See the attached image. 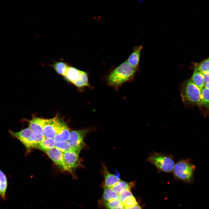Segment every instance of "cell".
Segmentation results:
<instances>
[{
  "instance_id": "obj_1",
  "label": "cell",
  "mask_w": 209,
  "mask_h": 209,
  "mask_svg": "<svg viewBox=\"0 0 209 209\" xmlns=\"http://www.w3.org/2000/svg\"><path fill=\"white\" fill-rule=\"evenodd\" d=\"M137 69L125 61L110 73L107 78L108 84L118 89L124 83L133 79Z\"/></svg>"
},
{
  "instance_id": "obj_2",
  "label": "cell",
  "mask_w": 209,
  "mask_h": 209,
  "mask_svg": "<svg viewBox=\"0 0 209 209\" xmlns=\"http://www.w3.org/2000/svg\"><path fill=\"white\" fill-rule=\"evenodd\" d=\"M146 161L156 167L158 172H172L175 164L172 155L154 151L151 152Z\"/></svg>"
},
{
  "instance_id": "obj_3",
  "label": "cell",
  "mask_w": 209,
  "mask_h": 209,
  "mask_svg": "<svg viewBox=\"0 0 209 209\" xmlns=\"http://www.w3.org/2000/svg\"><path fill=\"white\" fill-rule=\"evenodd\" d=\"M195 166L190 158L179 161L175 164L173 172L176 179L185 183H191L194 180Z\"/></svg>"
},
{
  "instance_id": "obj_4",
  "label": "cell",
  "mask_w": 209,
  "mask_h": 209,
  "mask_svg": "<svg viewBox=\"0 0 209 209\" xmlns=\"http://www.w3.org/2000/svg\"><path fill=\"white\" fill-rule=\"evenodd\" d=\"M180 92L182 100L184 104L199 107L201 95L200 89L190 79L181 84Z\"/></svg>"
},
{
  "instance_id": "obj_5",
  "label": "cell",
  "mask_w": 209,
  "mask_h": 209,
  "mask_svg": "<svg viewBox=\"0 0 209 209\" xmlns=\"http://www.w3.org/2000/svg\"><path fill=\"white\" fill-rule=\"evenodd\" d=\"M61 75L65 77L78 87L80 88L89 86L87 73L75 68L68 66Z\"/></svg>"
},
{
  "instance_id": "obj_6",
  "label": "cell",
  "mask_w": 209,
  "mask_h": 209,
  "mask_svg": "<svg viewBox=\"0 0 209 209\" xmlns=\"http://www.w3.org/2000/svg\"><path fill=\"white\" fill-rule=\"evenodd\" d=\"M89 131L88 129H83L72 130L70 132V138L68 141L72 150L79 154L83 149L88 148L84 139Z\"/></svg>"
},
{
  "instance_id": "obj_7",
  "label": "cell",
  "mask_w": 209,
  "mask_h": 209,
  "mask_svg": "<svg viewBox=\"0 0 209 209\" xmlns=\"http://www.w3.org/2000/svg\"><path fill=\"white\" fill-rule=\"evenodd\" d=\"M63 157L68 170V173L71 174L74 178H76V170L78 168L83 167L82 160L79 157V154L71 150L64 153Z\"/></svg>"
},
{
  "instance_id": "obj_8",
  "label": "cell",
  "mask_w": 209,
  "mask_h": 209,
  "mask_svg": "<svg viewBox=\"0 0 209 209\" xmlns=\"http://www.w3.org/2000/svg\"><path fill=\"white\" fill-rule=\"evenodd\" d=\"M44 151L53 161L61 172H69L64 161L63 153L55 147L44 150Z\"/></svg>"
},
{
  "instance_id": "obj_9",
  "label": "cell",
  "mask_w": 209,
  "mask_h": 209,
  "mask_svg": "<svg viewBox=\"0 0 209 209\" xmlns=\"http://www.w3.org/2000/svg\"><path fill=\"white\" fill-rule=\"evenodd\" d=\"M10 134L14 137L19 140L25 146L27 151H30L33 148L31 139L32 131L28 127L25 128L18 132L9 131Z\"/></svg>"
},
{
  "instance_id": "obj_10",
  "label": "cell",
  "mask_w": 209,
  "mask_h": 209,
  "mask_svg": "<svg viewBox=\"0 0 209 209\" xmlns=\"http://www.w3.org/2000/svg\"><path fill=\"white\" fill-rule=\"evenodd\" d=\"M61 119L57 116L53 118L47 119L42 130L45 137L54 138Z\"/></svg>"
},
{
  "instance_id": "obj_11",
  "label": "cell",
  "mask_w": 209,
  "mask_h": 209,
  "mask_svg": "<svg viewBox=\"0 0 209 209\" xmlns=\"http://www.w3.org/2000/svg\"><path fill=\"white\" fill-rule=\"evenodd\" d=\"M102 171L105 187L111 188L121 180L119 177L111 173L103 163L102 164Z\"/></svg>"
},
{
  "instance_id": "obj_12",
  "label": "cell",
  "mask_w": 209,
  "mask_h": 209,
  "mask_svg": "<svg viewBox=\"0 0 209 209\" xmlns=\"http://www.w3.org/2000/svg\"><path fill=\"white\" fill-rule=\"evenodd\" d=\"M70 131L65 122L61 119L56 134L54 139L56 142L68 141L70 138Z\"/></svg>"
},
{
  "instance_id": "obj_13",
  "label": "cell",
  "mask_w": 209,
  "mask_h": 209,
  "mask_svg": "<svg viewBox=\"0 0 209 209\" xmlns=\"http://www.w3.org/2000/svg\"><path fill=\"white\" fill-rule=\"evenodd\" d=\"M143 47L140 45L134 47L133 51L126 60L134 68H137L139 65L140 52Z\"/></svg>"
},
{
  "instance_id": "obj_14",
  "label": "cell",
  "mask_w": 209,
  "mask_h": 209,
  "mask_svg": "<svg viewBox=\"0 0 209 209\" xmlns=\"http://www.w3.org/2000/svg\"><path fill=\"white\" fill-rule=\"evenodd\" d=\"M46 120L47 119L35 117L29 121L28 127L32 131L37 130L42 131Z\"/></svg>"
},
{
  "instance_id": "obj_15",
  "label": "cell",
  "mask_w": 209,
  "mask_h": 209,
  "mask_svg": "<svg viewBox=\"0 0 209 209\" xmlns=\"http://www.w3.org/2000/svg\"><path fill=\"white\" fill-rule=\"evenodd\" d=\"M135 182L128 183L121 180L111 188L118 194L121 191L127 189L130 190L134 185Z\"/></svg>"
},
{
  "instance_id": "obj_16",
  "label": "cell",
  "mask_w": 209,
  "mask_h": 209,
  "mask_svg": "<svg viewBox=\"0 0 209 209\" xmlns=\"http://www.w3.org/2000/svg\"><path fill=\"white\" fill-rule=\"evenodd\" d=\"M7 184L6 176L0 169V197L4 200L6 199Z\"/></svg>"
},
{
  "instance_id": "obj_17",
  "label": "cell",
  "mask_w": 209,
  "mask_h": 209,
  "mask_svg": "<svg viewBox=\"0 0 209 209\" xmlns=\"http://www.w3.org/2000/svg\"><path fill=\"white\" fill-rule=\"evenodd\" d=\"M31 137L34 148H36L45 137L42 131L37 130L32 131Z\"/></svg>"
},
{
  "instance_id": "obj_18",
  "label": "cell",
  "mask_w": 209,
  "mask_h": 209,
  "mask_svg": "<svg viewBox=\"0 0 209 209\" xmlns=\"http://www.w3.org/2000/svg\"><path fill=\"white\" fill-rule=\"evenodd\" d=\"M55 143L56 141L54 138L45 137L36 148L44 151L55 147Z\"/></svg>"
},
{
  "instance_id": "obj_19",
  "label": "cell",
  "mask_w": 209,
  "mask_h": 209,
  "mask_svg": "<svg viewBox=\"0 0 209 209\" xmlns=\"http://www.w3.org/2000/svg\"><path fill=\"white\" fill-rule=\"evenodd\" d=\"M119 198L118 194L110 188L105 186L102 194V199L106 202Z\"/></svg>"
},
{
  "instance_id": "obj_20",
  "label": "cell",
  "mask_w": 209,
  "mask_h": 209,
  "mask_svg": "<svg viewBox=\"0 0 209 209\" xmlns=\"http://www.w3.org/2000/svg\"><path fill=\"white\" fill-rule=\"evenodd\" d=\"M55 147L63 153L72 150L70 145L68 141L56 142Z\"/></svg>"
},
{
  "instance_id": "obj_21",
  "label": "cell",
  "mask_w": 209,
  "mask_h": 209,
  "mask_svg": "<svg viewBox=\"0 0 209 209\" xmlns=\"http://www.w3.org/2000/svg\"><path fill=\"white\" fill-rule=\"evenodd\" d=\"M122 203L125 208H130L138 204L136 199L133 195L127 198Z\"/></svg>"
},
{
  "instance_id": "obj_22",
  "label": "cell",
  "mask_w": 209,
  "mask_h": 209,
  "mask_svg": "<svg viewBox=\"0 0 209 209\" xmlns=\"http://www.w3.org/2000/svg\"><path fill=\"white\" fill-rule=\"evenodd\" d=\"M122 202L119 198L106 201L105 204L107 209H112L117 206Z\"/></svg>"
},
{
  "instance_id": "obj_23",
  "label": "cell",
  "mask_w": 209,
  "mask_h": 209,
  "mask_svg": "<svg viewBox=\"0 0 209 209\" xmlns=\"http://www.w3.org/2000/svg\"><path fill=\"white\" fill-rule=\"evenodd\" d=\"M119 198L120 200L122 203L127 198L133 196L130 190L127 189L122 190L119 194Z\"/></svg>"
},
{
  "instance_id": "obj_24",
  "label": "cell",
  "mask_w": 209,
  "mask_h": 209,
  "mask_svg": "<svg viewBox=\"0 0 209 209\" xmlns=\"http://www.w3.org/2000/svg\"><path fill=\"white\" fill-rule=\"evenodd\" d=\"M125 208L122 203L112 209H124Z\"/></svg>"
},
{
  "instance_id": "obj_25",
  "label": "cell",
  "mask_w": 209,
  "mask_h": 209,
  "mask_svg": "<svg viewBox=\"0 0 209 209\" xmlns=\"http://www.w3.org/2000/svg\"><path fill=\"white\" fill-rule=\"evenodd\" d=\"M124 209H142L141 207L138 204L130 208H124Z\"/></svg>"
}]
</instances>
